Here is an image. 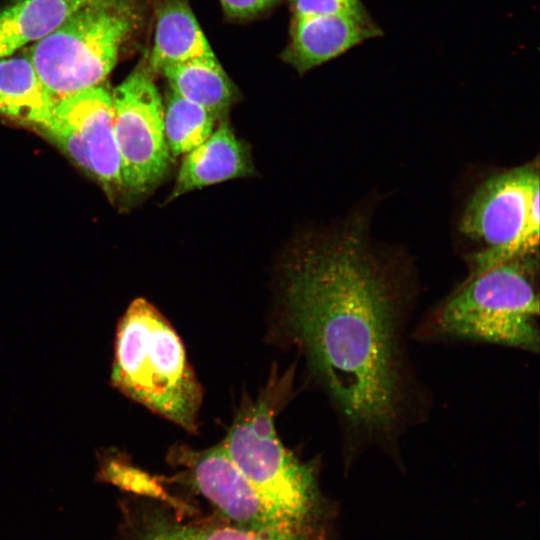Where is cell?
Returning <instances> with one entry per match:
<instances>
[{"instance_id": "3", "label": "cell", "mask_w": 540, "mask_h": 540, "mask_svg": "<svg viewBox=\"0 0 540 540\" xmlns=\"http://www.w3.org/2000/svg\"><path fill=\"white\" fill-rule=\"evenodd\" d=\"M111 384L126 397L196 433L203 392L167 319L144 298L117 325Z\"/></svg>"}, {"instance_id": "8", "label": "cell", "mask_w": 540, "mask_h": 540, "mask_svg": "<svg viewBox=\"0 0 540 540\" xmlns=\"http://www.w3.org/2000/svg\"><path fill=\"white\" fill-rule=\"evenodd\" d=\"M40 134L93 178L109 200H124L114 134V104L109 90L97 85L58 100Z\"/></svg>"}, {"instance_id": "19", "label": "cell", "mask_w": 540, "mask_h": 540, "mask_svg": "<svg viewBox=\"0 0 540 540\" xmlns=\"http://www.w3.org/2000/svg\"><path fill=\"white\" fill-rule=\"evenodd\" d=\"M335 14H368L361 0H296L294 17Z\"/></svg>"}, {"instance_id": "6", "label": "cell", "mask_w": 540, "mask_h": 540, "mask_svg": "<svg viewBox=\"0 0 540 540\" xmlns=\"http://www.w3.org/2000/svg\"><path fill=\"white\" fill-rule=\"evenodd\" d=\"M539 194L538 167L532 164L494 175L477 188L460 224L464 234L484 245L472 256V274L538 254Z\"/></svg>"}, {"instance_id": "20", "label": "cell", "mask_w": 540, "mask_h": 540, "mask_svg": "<svg viewBox=\"0 0 540 540\" xmlns=\"http://www.w3.org/2000/svg\"><path fill=\"white\" fill-rule=\"evenodd\" d=\"M276 1L277 0H220L226 14L233 17L255 15L269 8Z\"/></svg>"}, {"instance_id": "9", "label": "cell", "mask_w": 540, "mask_h": 540, "mask_svg": "<svg viewBox=\"0 0 540 540\" xmlns=\"http://www.w3.org/2000/svg\"><path fill=\"white\" fill-rule=\"evenodd\" d=\"M168 456L183 468L174 481L203 496L224 521L260 540H294L220 444L205 450L174 448Z\"/></svg>"}, {"instance_id": "11", "label": "cell", "mask_w": 540, "mask_h": 540, "mask_svg": "<svg viewBox=\"0 0 540 540\" xmlns=\"http://www.w3.org/2000/svg\"><path fill=\"white\" fill-rule=\"evenodd\" d=\"M382 33L369 13L294 17L289 56L305 72Z\"/></svg>"}, {"instance_id": "17", "label": "cell", "mask_w": 540, "mask_h": 540, "mask_svg": "<svg viewBox=\"0 0 540 540\" xmlns=\"http://www.w3.org/2000/svg\"><path fill=\"white\" fill-rule=\"evenodd\" d=\"M218 117L171 91L164 106V135L171 157L185 155L214 131Z\"/></svg>"}, {"instance_id": "18", "label": "cell", "mask_w": 540, "mask_h": 540, "mask_svg": "<svg viewBox=\"0 0 540 540\" xmlns=\"http://www.w3.org/2000/svg\"><path fill=\"white\" fill-rule=\"evenodd\" d=\"M96 480L113 485L129 496L166 503L180 512L190 515L199 512L195 506L168 493L164 489L162 480H158L117 455H106L100 460Z\"/></svg>"}, {"instance_id": "4", "label": "cell", "mask_w": 540, "mask_h": 540, "mask_svg": "<svg viewBox=\"0 0 540 540\" xmlns=\"http://www.w3.org/2000/svg\"><path fill=\"white\" fill-rule=\"evenodd\" d=\"M538 254L472 274L427 319L419 336L539 352Z\"/></svg>"}, {"instance_id": "7", "label": "cell", "mask_w": 540, "mask_h": 540, "mask_svg": "<svg viewBox=\"0 0 540 540\" xmlns=\"http://www.w3.org/2000/svg\"><path fill=\"white\" fill-rule=\"evenodd\" d=\"M112 98L124 200H134L152 191L170 167L164 104L152 75L144 69L125 78Z\"/></svg>"}, {"instance_id": "15", "label": "cell", "mask_w": 540, "mask_h": 540, "mask_svg": "<svg viewBox=\"0 0 540 540\" xmlns=\"http://www.w3.org/2000/svg\"><path fill=\"white\" fill-rule=\"evenodd\" d=\"M193 12L184 0H164L157 13L150 56L153 71L198 58L214 57Z\"/></svg>"}, {"instance_id": "14", "label": "cell", "mask_w": 540, "mask_h": 540, "mask_svg": "<svg viewBox=\"0 0 540 540\" xmlns=\"http://www.w3.org/2000/svg\"><path fill=\"white\" fill-rule=\"evenodd\" d=\"M98 0H13L0 10V58L38 42Z\"/></svg>"}, {"instance_id": "12", "label": "cell", "mask_w": 540, "mask_h": 540, "mask_svg": "<svg viewBox=\"0 0 540 540\" xmlns=\"http://www.w3.org/2000/svg\"><path fill=\"white\" fill-rule=\"evenodd\" d=\"M252 173L253 165L245 144L223 122L202 144L184 155L168 200Z\"/></svg>"}, {"instance_id": "5", "label": "cell", "mask_w": 540, "mask_h": 540, "mask_svg": "<svg viewBox=\"0 0 540 540\" xmlns=\"http://www.w3.org/2000/svg\"><path fill=\"white\" fill-rule=\"evenodd\" d=\"M134 27L135 13L129 0H98L34 43L28 57L57 102L100 85L114 68Z\"/></svg>"}, {"instance_id": "1", "label": "cell", "mask_w": 540, "mask_h": 540, "mask_svg": "<svg viewBox=\"0 0 540 540\" xmlns=\"http://www.w3.org/2000/svg\"><path fill=\"white\" fill-rule=\"evenodd\" d=\"M286 264V317L344 424L347 468L368 448L402 468L399 442L428 407L406 350L405 304L356 232Z\"/></svg>"}, {"instance_id": "16", "label": "cell", "mask_w": 540, "mask_h": 540, "mask_svg": "<svg viewBox=\"0 0 540 540\" xmlns=\"http://www.w3.org/2000/svg\"><path fill=\"white\" fill-rule=\"evenodd\" d=\"M171 91L219 117L237 99V91L216 57L198 58L164 68Z\"/></svg>"}, {"instance_id": "13", "label": "cell", "mask_w": 540, "mask_h": 540, "mask_svg": "<svg viewBox=\"0 0 540 540\" xmlns=\"http://www.w3.org/2000/svg\"><path fill=\"white\" fill-rule=\"evenodd\" d=\"M55 103L29 57L0 58V116L40 133Z\"/></svg>"}, {"instance_id": "10", "label": "cell", "mask_w": 540, "mask_h": 540, "mask_svg": "<svg viewBox=\"0 0 540 540\" xmlns=\"http://www.w3.org/2000/svg\"><path fill=\"white\" fill-rule=\"evenodd\" d=\"M118 507L113 540H260L215 514L190 515L152 499L126 495Z\"/></svg>"}, {"instance_id": "2", "label": "cell", "mask_w": 540, "mask_h": 540, "mask_svg": "<svg viewBox=\"0 0 540 540\" xmlns=\"http://www.w3.org/2000/svg\"><path fill=\"white\" fill-rule=\"evenodd\" d=\"M294 540H340V506L325 496L316 464L277 436L268 399L245 407L220 444Z\"/></svg>"}]
</instances>
